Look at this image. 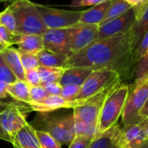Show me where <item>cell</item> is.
Listing matches in <instances>:
<instances>
[{"label": "cell", "instance_id": "e0dca14e", "mask_svg": "<svg viewBox=\"0 0 148 148\" xmlns=\"http://www.w3.org/2000/svg\"><path fill=\"white\" fill-rule=\"evenodd\" d=\"M2 58L6 65L14 73L18 80L25 79V71L22 65L20 60V55L18 49L12 47H7L1 52Z\"/></svg>", "mask_w": 148, "mask_h": 148}, {"label": "cell", "instance_id": "52a82bcc", "mask_svg": "<svg viewBox=\"0 0 148 148\" xmlns=\"http://www.w3.org/2000/svg\"><path fill=\"white\" fill-rule=\"evenodd\" d=\"M121 83L119 74L111 70H95L80 86L79 93L72 100H84Z\"/></svg>", "mask_w": 148, "mask_h": 148}, {"label": "cell", "instance_id": "ee69618b", "mask_svg": "<svg viewBox=\"0 0 148 148\" xmlns=\"http://www.w3.org/2000/svg\"><path fill=\"white\" fill-rule=\"evenodd\" d=\"M145 56H146L147 58H148V49H147V51H146V53H145Z\"/></svg>", "mask_w": 148, "mask_h": 148}, {"label": "cell", "instance_id": "83f0119b", "mask_svg": "<svg viewBox=\"0 0 148 148\" xmlns=\"http://www.w3.org/2000/svg\"><path fill=\"white\" fill-rule=\"evenodd\" d=\"M19 34H14L8 31L5 26L0 25V45L5 47H11L12 45H16Z\"/></svg>", "mask_w": 148, "mask_h": 148}, {"label": "cell", "instance_id": "e575fe53", "mask_svg": "<svg viewBox=\"0 0 148 148\" xmlns=\"http://www.w3.org/2000/svg\"><path fill=\"white\" fill-rule=\"evenodd\" d=\"M27 84L30 86H41L40 82V77L38 69H33V70H29L25 71V79Z\"/></svg>", "mask_w": 148, "mask_h": 148}, {"label": "cell", "instance_id": "ffe728a7", "mask_svg": "<svg viewBox=\"0 0 148 148\" xmlns=\"http://www.w3.org/2000/svg\"><path fill=\"white\" fill-rule=\"evenodd\" d=\"M16 45L19 51L25 53L38 55L44 50L43 37L39 35L19 34Z\"/></svg>", "mask_w": 148, "mask_h": 148}, {"label": "cell", "instance_id": "2e32d148", "mask_svg": "<svg viewBox=\"0 0 148 148\" xmlns=\"http://www.w3.org/2000/svg\"><path fill=\"white\" fill-rule=\"evenodd\" d=\"M12 145L16 148H41L35 128L27 123L15 136Z\"/></svg>", "mask_w": 148, "mask_h": 148}, {"label": "cell", "instance_id": "484cf974", "mask_svg": "<svg viewBox=\"0 0 148 148\" xmlns=\"http://www.w3.org/2000/svg\"><path fill=\"white\" fill-rule=\"evenodd\" d=\"M0 25L5 26L11 32L18 34L17 20L9 6L5 11L0 12Z\"/></svg>", "mask_w": 148, "mask_h": 148}, {"label": "cell", "instance_id": "7c38bea8", "mask_svg": "<svg viewBox=\"0 0 148 148\" xmlns=\"http://www.w3.org/2000/svg\"><path fill=\"white\" fill-rule=\"evenodd\" d=\"M42 37L45 50L68 57L71 55L69 48L67 28L47 29Z\"/></svg>", "mask_w": 148, "mask_h": 148}, {"label": "cell", "instance_id": "f1b7e54d", "mask_svg": "<svg viewBox=\"0 0 148 148\" xmlns=\"http://www.w3.org/2000/svg\"><path fill=\"white\" fill-rule=\"evenodd\" d=\"M19 55H20V60H21L22 65H23L25 71H29V70L38 69L39 67V63H38V59L37 55L21 52V51H19Z\"/></svg>", "mask_w": 148, "mask_h": 148}, {"label": "cell", "instance_id": "30bf717a", "mask_svg": "<svg viewBox=\"0 0 148 148\" xmlns=\"http://www.w3.org/2000/svg\"><path fill=\"white\" fill-rule=\"evenodd\" d=\"M67 35L70 51L72 55L98 41L99 25L78 23L67 28Z\"/></svg>", "mask_w": 148, "mask_h": 148}, {"label": "cell", "instance_id": "7402d4cb", "mask_svg": "<svg viewBox=\"0 0 148 148\" xmlns=\"http://www.w3.org/2000/svg\"><path fill=\"white\" fill-rule=\"evenodd\" d=\"M39 66L64 68L69 57L64 54L54 53L46 50L41 51L38 55Z\"/></svg>", "mask_w": 148, "mask_h": 148}, {"label": "cell", "instance_id": "d6a6232c", "mask_svg": "<svg viewBox=\"0 0 148 148\" xmlns=\"http://www.w3.org/2000/svg\"><path fill=\"white\" fill-rule=\"evenodd\" d=\"M123 1L131 5L134 12L136 20H138L140 18L143 11L148 5V0H123Z\"/></svg>", "mask_w": 148, "mask_h": 148}, {"label": "cell", "instance_id": "f6af8a7d", "mask_svg": "<svg viewBox=\"0 0 148 148\" xmlns=\"http://www.w3.org/2000/svg\"><path fill=\"white\" fill-rule=\"evenodd\" d=\"M0 58H1V52H0Z\"/></svg>", "mask_w": 148, "mask_h": 148}, {"label": "cell", "instance_id": "8fae6325", "mask_svg": "<svg viewBox=\"0 0 148 148\" xmlns=\"http://www.w3.org/2000/svg\"><path fill=\"white\" fill-rule=\"evenodd\" d=\"M136 22L134 12L132 9L123 15L99 25V38L102 40L112 36L129 32Z\"/></svg>", "mask_w": 148, "mask_h": 148}, {"label": "cell", "instance_id": "1f68e13d", "mask_svg": "<svg viewBox=\"0 0 148 148\" xmlns=\"http://www.w3.org/2000/svg\"><path fill=\"white\" fill-rule=\"evenodd\" d=\"M93 137L86 135H76L72 141L69 144L68 148H87Z\"/></svg>", "mask_w": 148, "mask_h": 148}, {"label": "cell", "instance_id": "f546056e", "mask_svg": "<svg viewBox=\"0 0 148 148\" xmlns=\"http://www.w3.org/2000/svg\"><path fill=\"white\" fill-rule=\"evenodd\" d=\"M17 78L14 73L11 71V69L6 65L2 56L0 58V81L4 82L7 85L12 84L17 81Z\"/></svg>", "mask_w": 148, "mask_h": 148}, {"label": "cell", "instance_id": "7a4b0ae2", "mask_svg": "<svg viewBox=\"0 0 148 148\" xmlns=\"http://www.w3.org/2000/svg\"><path fill=\"white\" fill-rule=\"evenodd\" d=\"M115 86H112L92 98L85 99L81 106L73 109L75 136L86 135L95 138L103 103L107 94Z\"/></svg>", "mask_w": 148, "mask_h": 148}, {"label": "cell", "instance_id": "8992f818", "mask_svg": "<svg viewBox=\"0 0 148 148\" xmlns=\"http://www.w3.org/2000/svg\"><path fill=\"white\" fill-rule=\"evenodd\" d=\"M38 126L40 131L49 133L60 145H68L75 138V124L73 114L51 116L50 113H39Z\"/></svg>", "mask_w": 148, "mask_h": 148}, {"label": "cell", "instance_id": "d4e9b609", "mask_svg": "<svg viewBox=\"0 0 148 148\" xmlns=\"http://www.w3.org/2000/svg\"><path fill=\"white\" fill-rule=\"evenodd\" d=\"M130 9H132L131 5H129L127 3L123 1V0H111L110 6L107 10L105 18L101 24L106 23L112 19H114V18L123 15Z\"/></svg>", "mask_w": 148, "mask_h": 148}, {"label": "cell", "instance_id": "bcb514c9", "mask_svg": "<svg viewBox=\"0 0 148 148\" xmlns=\"http://www.w3.org/2000/svg\"><path fill=\"white\" fill-rule=\"evenodd\" d=\"M14 148H16V147H14Z\"/></svg>", "mask_w": 148, "mask_h": 148}, {"label": "cell", "instance_id": "d590c367", "mask_svg": "<svg viewBox=\"0 0 148 148\" xmlns=\"http://www.w3.org/2000/svg\"><path fill=\"white\" fill-rule=\"evenodd\" d=\"M109 0H72L70 6L71 7H83V6H95Z\"/></svg>", "mask_w": 148, "mask_h": 148}, {"label": "cell", "instance_id": "f35d334b", "mask_svg": "<svg viewBox=\"0 0 148 148\" xmlns=\"http://www.w3.org/2000/svg\"><path fill=\"white\" fill-rule=\"evenodd\" d=\"M147 117H148V99L146 100V102L145 103V105L143 106L142 109L139 112V118L141 119V120H143Z\"/></svg>", "mask_w": 148, "mask_h": 148}, {"label": "cell", "instance_id": "b9f144b4", "mask_svg": "<svg viewBox=\"0 0 148 148\" xmlns=\"http://www.w3.org/2000/svg\"><path fill=\"white\" fill-rule=\"evenodd\" d=\"M9 1H12V2H13L14 0H0V3H3V2H9Z\"/></svg>", "mask_w": 148, "mask_h": 148}, {"label": "cell", "instance_id": "277c9868", "mask_svg": "<svg viewBox=\"0 0 148 148\" xmlns=\"http://www.w3.org/2000/svg\"><path fill=\"white\" fill-rule=\"evenodd\" d=\"M9 7L17 20L18 34L43 36L46 32L47 28L36 9L35 3L31 0H14Z\"/></svg>", "mask_w": 148, "mask_h": 148}, {"label": "cell", "instance_id": "8d00e7d4", "mask_svg": "<svg viewBox=\"0 0 148 148\" xmlns=\"http://www.w3.org/2000/svg\"><path fill=\"white\" fill-rule=\"evenodd\" d=\"M42 86L49 95H60L62 86L59 83H49Z\"/></svg>", "mask_w": 148, "mask_h": 148}, {"label": "cell", "instance_id": "74e56055", "mask_svg": "<svg viewBox=\"0 0 148 148\" xmlns=\"http://www.w3.org/2000/svg\"><path fill=\"white\" fill-rule=\"evenodd\" d=\"M7 86H8L7 84L0 81V99L7 98V96H8V93H7V91H6Z\"/></svg>", "mask_w": 148, "mask_h": 148}, {"label": "cell", "instance_id": "4316f807", "mask_svg": "<svg viewBox=\"0 0 148 148\" xmlns=\"http://www.w3.org/2000/svg\"><path fill=\"white\" fill-rule=\"evenodd\" d=\"M35 132L41 148H62L61 145L57 140H55L49 133L37 129H35Z\"/></svg>", "mask_w": 148, "mask_h": 148}, {"label": "cell", "instance_id": "44dd1931", "mask_svg": "<svg viewBox=\"0 0 148 148\" xmlns=\"http://www.w3.org/2000/svg\"><path fill=\"white\" fill-rule=\"evenodd\" d=\"M148 31V5L143 11L140 18L136 20L133 27L130 31L131 34V41L133 53L138 47L140 40L144 37V35Z\"/></svg>", "mask_w": 148, "mask_h": 148}, {"label": "cell", "instance_id": "3957f363", "mask_svg": "<svg viewBox=\"0 0 148 148\" xmlns=\"http://www.w3.org/2000/svg\"><path fill=\"white\" fill-rule=\"evenodd\" d=\"M128 89L127 85L120 83L107 94L100 111L96 136L102 134L117 124L125 106Z\"/></svg>", "mask_w": 148, "mask_h": 148}, {"label": "cell", "instance_id": "836d02e7", "mask_svg": "<svg viewBox=\"0 0 148 148\" xmlns=\"http://www.w3.org/2000/svg\"><path fill=\"white\" fill-rule=\"evenodd\" d=\"M80 90L79 86H75V85H68L62 86V90L60 92V95L63 99H67V100H72L75 96L79 93Z\"/></svg>", "mask_w": 148, "mask_h": 148}, {"label": "cell", "instance_id": "5b68a950", "mask_svg": "<svg viewBox=\"0 0 148 148\" xmlns=\"http://www.w3.org/2000/svg\"><path fill=\"white\" fill-rule=\"evenodd\" d=\"M128 86V93L121 114L123 125L138 124L142 121L139 112L148 99V73L136 79L134 83Z\"/></svg>", "mask_w": 148, "mask_h": 148}, {"label": "cell", "instance_id": "ac0fdd59", "mask_svg": "<svg viewBox=\"0 0 148 148\" xmlns=\"http://www.w3.org/2000/svg\"><path fill=\"white\" fill-rule=\"evenodd\" d=\"M92 72V70L87 68H81V67L66 68L64 71L59 84L61 85V86H64L68 85H75V86H81Z\"/></svg>", "mask_w": 148, "mask_h": 148}, {"label": "cell", "instance_id": "4dcf8cb0", "mask_svg": "<svg viewBox=\"0 0 148 148\" xmlns=\"http://www.w3.org/2000/svg\"><path fill=\"white\" fill-rule=\"evenodd\" d=\"M49 94L46 92L43 86H30V101L32 102H41L45 98H47Z\"/></svg>", "mask_w": 148, "mask_h": 148}, {"label": "cell", "instance_id": "cb8c5ba5", "mask_svg": "<svg viewBox=\"0 0 148 148\" xmlns=\"http://www.w3.org/2000/svg\"><path fill=\"white\" fill-rule=\"evenodd\" d=\"M41 86L49 83H59L60 79L64 73V68L55 67H45L39 66L38 68Z\"/></svg>", "mask_w": 148, "mask_h": 148}, {"label": "cell", "instance_id": "6da1fadb", "mask_svg": "<svg viewBox=\"0 0 148 148\" xmlns=\"http://www.w3.org/2000/svg\"><path fill=\"white\" fill-rule=\"evenodd\" d=\"M136 61L132 47L130 32L98 40L69 57L64 69L72 67L116 71L121 80L131 79Z\"/></svg>", "mask_w": 148, "mask_h": 148}, {"label": "cell", "instance_id": "5bb4252c", "mask_svg": "<svg viewBox=\"0 0 148 148\" xmlns=\"http://www.w3.org/2000/svg\"><path fill=\"white\" fill-rule=\"evenodd\" d=\"M147 141L148 138L138 124L123 125L120 148H142Z\"/></svg>", "mask_w": 148, "mask_h": 148}, {"label": "cell", "instance_id": "7bdbcfd3", "mask_svg": "<svg viewBox=\"0 0 148 148\" xmlns=\"http://www.w3.org/2000/svg\"><path fill=\"white\" fill-rule=\"evenodd\" d=\"M142 148H148V141H147V142L143 145V147H142Z\"/></svg>", "mask_w": 148, "mask_h": 148}, {"label": "cell", "instance_id": "ba28073f", "mask_svg": "<svg viewBox=\"0 0 148 148\" xmlns=\"http://www.w3.org/2000/svg\"><path fill=\"white\" fill-rule=\"evenodd\" d=\"M26 111L11 104L0 112V138L12 144L16 134L27 124Z\"/></svg>", "mask_w": 148, "mask_h": 148}, {"label": "cell", "instance_id": "ab89813d", "mask_svg": "<svg viewBox=\"0 0 148 148\" xmlns=\"http://www.w3.org/2000/svg\"><path fill=\"white\" fill-rule=\"evenodd\" d=\"M138 125L143 129V131L145 132V135L148 138V117L144 119L140 123H138Z\"/></svg>", "mask_w": 148, "mask_h": 148}, {"label": "cell", "instance_id": "9a60e30c", "mask_svg": "<svg viewBox=\"0 0 148 148\" xmlns=\"http://www.w3.org/2000/svg\"><path fill=\"white\" fill-rule=\"evenodd\" d=\"M121 129L119 124L114 125L102 134L96 136L87 148H120Z\"/></svg>", "mask_w": 148, "mask_h": 148}, {"label": "cell", "instance_id": "603a6c76", "mask_svg": "<svg viewBox=\"0 0 148 148\" xmlns=\"http://www.w3.org/2000/svg\"><path fill=\"white\" fill-rule=\"evenodd\" d=\"M8 95L18 101L28 104L30 101V86L25 80H17L6 87Z\"/></svg>", "mask_w": 148, "mask_h": 148}, {"label": "cell", "instance_id": "60d3db41", "mask_svg": "<svg viewBox=\"0 0 148 148\" xmlns=\"http://www.w3.org/2000/svg\"><path fill=\"white\" fill-rule=\"evenodd\" d=\"M6 47H5L4 45H0V52H2L5 49Z\"/></svg>", "mask_w": 148, "mask_h": 148}, {"label": "cell", "instance_id": "4fadbf2b", "mask_svg": "<svg viewBox=\"0 0 148 148\" xmlns=\"http://www.w3.org/2000/svg\"><path fill=\"white\" fill-rule=\"evenodd\" d=\"M84 100H67L59 95H49L41 102H32L28 105L32 111L38 113H50L59 109H74L81 106Z\"/></svg>", "mask_w": 148, "mask_h": 148}, {"label": "cell", "instance_id": "9c48e42d", "mask_svg": "<svg viewBox=\"0 0 148 148\" xmlns=\"http://www.w3.org/2000/svg\"><path fill=\"white\" fill-rule=\"evenodd\" d=\"M47 29H64L79 23L82 11L60 10L35 4Z\"/></svg>", "mask_w": 148, "mask_h": 148}, {"label": "cell", "instance_id": "d6986e66", "mask_svg": "<svg viewBox=\"0 0 148 148\" xmlns=\"http://www.w3.org/2000/svg\"><path fill=\"white\" fill-rule=\"evenodd\" d=\"M110 4H111V0L103 4L92 6L90 9H87L86 11H82L79 24L99 25L105 18V16L110 6Z\"/></svg>", "mask_w": 148, "mask_h": 148}]
</instances>
